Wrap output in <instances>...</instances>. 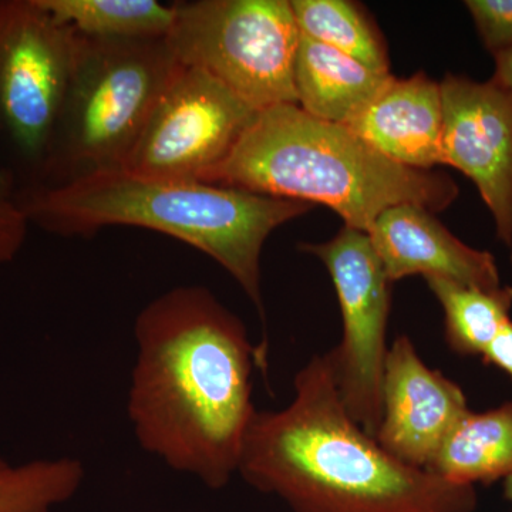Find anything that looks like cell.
Masks as SVG:
<instances>
[{"label":"cell","mask_w":512,"mask_h":512,"mask_svg":"<svg viewBox=\"0 0 512 512\" xmlns=\"http://www.w3.org/2000/svg\"><path fill=\"white\" fill-rule=\"evenodd\" d=\"M127 413L137 443L178 473L221 490L238 474L266 360L242 320L204 286L161 293L134 323Z\"/></svg>","instance_id":"obj_1"},{"label":"cell","mask_w":512,"mask_h":512,"mask_svg":"<svg viewBox=\"0 0 512 512\" xmlns=\"http://www.w3.org/2000/svg\"><path fill=\"white\" fill-rule=\"evenodd\" d=\"M284 410L256 412L238 474L292 512H474L476 487L403 463L340 400L328 353L296 373Z\"/></svg>","instance_id":"obj_2"},{"label":"cell","mask_w":512,"mask_h":512,"mask_svg":"<svg viewBox=\"0 0 512 512\" xmlns=\"http://www.w3.org/2000/svg\"><path fill=\"white\" fill-rule=\"evenodd\" d=\"M30 224L60 237H90L107 227L161 232L218 262L265 322L261 256L276 228L313 205L202 183L151 180L99 171L60 185L20 191Z\"/></svg>","instance_id":"obj_3"},{"label":"cell","mask_w":512,"mask_h":512,"mask_svg":"<svg viewBox=\"0 0 512 512\" xmlns=\"http://www.w3.org/2000/svg\"><path fill=\"white\" fill-rule=\"evenodd\" d=\"M202 183L323 204L345 225L365 232L393 205L437 212L458 195L446 175L393 163L348 127L315 119L296 104L259 111L232 153Z\"/></svg>","instance_id":"obj_4"},{"label":"cell","mask_w":512,"mask_h":512,"mask_svg":"<svg viewBox=\"0 0 512 512\" xmlns=\"http://www.w3.org/2000/svg\"><path fill=\"white\" fill-rule=\"evenodd\" d=\"M77 35L72 77L39 168L47 185L121 170L181 66L165 37Z\"/></svg>","instance_id":"obj_5"},{"label":"cell","mask_w":512,"mask_h":512,"mask_svg":"<svg viewBox=\"0 0 512 512\" xmlns=\"http://www.w3.org/2000/svg\"><path fill=\"white\" fill-rule=\"evenodd\" d=\"M165 36L181 66L227 86L256 111L296 104L293 64L299 32L288 0L175 3Z\"/></svg>","instance_id":"obj_6"},{"label":"cell","mask_w":512,"mask_h":512,"mask_svg":"<svg viewBox=\"0 0 512 512\" xmlns=\"http://www.w3.org/2000/svg\"><path fill=\"white\" fill-rule=\"evenodd\" d=\"M328 269L342 313L343 335L329 350L340 400L352 419L375 437L382 420L390 285L369 235L345 225L323 244L299 245Z\"/></svg>","instance_id":"obj_7"},{"label":"cell","mask_w":512,"mask_h":512,"mask_svg":"<svg viewBox=\"0 0 512 512\" xmlns=\"http://www.w3.org/2000/svg\"><path fill=\"white\" fill-rule=\"evenodd\" d=\"M258 113L204 70L180 66L121 170L151 180L204 181Z\"/></svg>","instance_id":"obj_8"},{"label":"cell","mask_w":512,"mask_h":512,"mask_svg":"<svg viewBox=\"0 0 512 512\" xmlns=\"http://www.w3.org/2000/svg\"><path fill=\"white\" fill-rule=\"evenodd\" d=\"M77 37L37 0H0V126L39 168L72 77Z\"/></svg>","instance_id":"obj_9"},{"label":"cell","mask_w":512,"mask_h":512,"mask_svg":"<svg viewBox=\"0 0 512 512\" xmlns=\"http://www.w3.org/2000/svg\"><path fill=\"white\" fill-rule=\"evenodd\" d=\"M443 164L476 184L493 215L497 237L512 249V96L497 83L446 74Z\"/></svg>","instance_id":"obj_10"},{"label":"cell","mask_w":512,"mask_h":512,"mask_svg":"<svg viewBox=\"0 0 512 512\" xmlns=\"http://www.w3.org/2000/svg\"><path fill=\"white\" fill-rule=\"evenodd\" d=\"M468 412L461 387L440 370L430 369L410 338L397 336L384 365L377 443L403 463L427 470Z\"/></svg>","instance_id":"obj_11"},{"label":"cell","mask_w":512,"mask_h":512,"mask_svg":"<svg viewBox=\"0 0 512 512\" xmlns=\"http://www.w3.org/2000/svg\"><path fill=\"white\" fill-rule=\"evenodd\" d=\"M366 234L392 284L423 275L484 289L501 286L494 256L468 247L420 205L387 208Z\"/></svg>","instance_id":"obj_12"},{"label":"cell","mask_w":512,"mask_h":512,"mask_svg":"<svg viewBox=\"0 0 512 512\" xmlns=\"http://www.w3.org/2000/svg\"><path fill=\"white\" fill-rule=\"evenodd\" d=\"M393 163L429 171L443 165L440 84L424 73L392 79L345 124Z\"/></svg>","instance_id":"obj_13"},{"label":"cell","mask_w":512,"mask_h":512,"mask_svg":"<svg viewBox=\"0 0 512 512\" xmlns=\"http://www.w3.org/2000/svg\"><path fill=\"white\" fill-rule=\"evenodd\" d=\"M392 76L375 72L345 53L299 35L293 84L298 106L315 119L345 126Z\"/></svg>","instance_id":"obj_14"},{"label":"cell","mask_w":512,"mask_h":512,"mask_svg":"<svg viewBox=\"0 0 512 512\" xmlns=\"http://www.w3.org/2000/svg\"><path fill=\"white\" fill-rule=\"evenodd\" d=\"M427 471L461 485H490L512 476V402L468 412L441 444Z\"/></svg>","instance_id":"obj_15"},{"label":"cell","mask_w":512,"mask_h":512,"mask_svg":"<svg viewBox=\"0 0 512 512\" xmlns=\"http://www.w3.org/2000/svg\"><path fill=\"white\" fill-rule=\"evenodd\" d=\"M444 312V338L461 356H483L495 336L510 320L512 286L494 289L426 278Z\"/></svg>","instance_id":"obj_16"},{"label":"cell","mask_w":512,"mask_h":512,"mask_svg":"<svg viewBox=\"0 0 512 512\" xmlns=\"http://www.w3.org/2000/svg\"><path fill=\"white\" fill-rule=\"evenodd\" d=\"M291 6L302 35L375 72L390 73L386 42L362 6L348 0H292Z\"/></svg>","instance_id":"obj_17"},{"label":"cell","mask_w":512,"mask_h":512,"mask_svg":"<svg viewBox=\"0 0 512 512\" xmlns=\"http://www.w3.org/2000/svg\"><path fill=\"white\" fill-rule=\"evenodd\" d=\"M57 22L83 36L100 39L165 37L175 18L174 5L156 0H37Z\"/></svg>","instance_id":"obj_18"},{"label":"cell","mask_w":512,"mask_h":512,"mask_svg":"<svg viewBox=\"0 0 512 512\" xmlns=\"http://www.w3.org/2000/svg\"><path fill=\"white\" fill-rule=\"evenodd\" d=\"M84 467L77 458L10 464L0 458V512H52L82 487Z\"/></svg>","instance_id":"obj_19"},{"label":"cell","mask_w":512,"mask_h":512,"mask_svg":"<svg viewBox=\"0 0 512 512\" xmlns=\"http://www.w3.org/2000/svg\"><path fill=\"white\" fill-rule=\"evenodd\" d=\"M29 225L15 178L10 171L0 168V265L9 264L22 251Z\"/></svg>","instance_id":"obj_20"},{"label":"cell","mask_w":512,"mask_h":512,"mask_svg":"<svg viewBox=\"0 0 512 512\" xmlns=\"http://www.w3.org/2000/svg\"><path fill=\"white\" fill-rule=\"evenodd\" d=\"M466 6L488 52L512 49V0H468Z\"/></svg>","instance_id":"obj_21"},{"label":"cell","mask_w":512,"mask_h":512,"mask_svg":"<svg viewBox=\"0 0 512 512\" xmlns=\"http://www.w3.org/2000/svg\"><path fill=\"white\" fill-rule=\"evenodd\" d=\"M485 365L503 370L512 379V320L505 323L483 355Z\"/></svg>","instance_id":"obj_22"},{"label":"cell","mask_w":512,"mask_h":512,"mask_svg":"<svg viewBox=\"0 0 512 512\" xmlns=\"http://www.w3.org/2000/svg\"><path fill=\"white\" fill-rule=\"evenodd\" d=\"M495 73L493 82L503 87L512 96V49L494 55Z\"/></svg>","instance_id":"obj_23"},{"label":"cell","mask_w":512,"mask_h":512,"mask_svg":"<svg viewBox=\"0 0 512 512\" xmlns=\"http://www.w3.org/2000/svg\"><path fill=\"white\" fill-rule=\"evenodd\" d=\"M504 497L512 504V476L504 480Z\"/></svg>","instance_id":"obj_24"}]
</instances>
